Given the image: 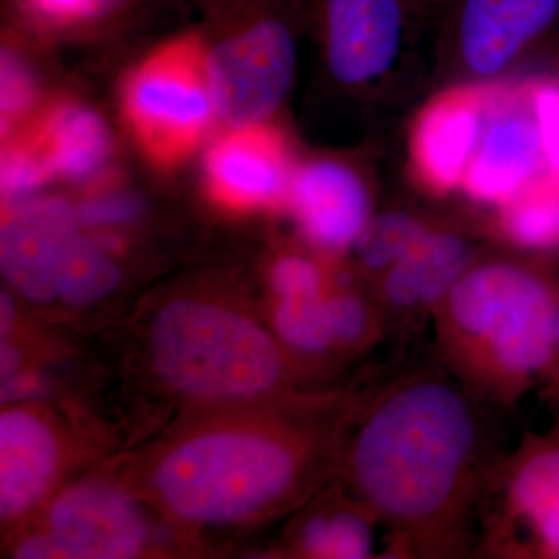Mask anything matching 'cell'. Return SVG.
Listing matches in <instances>:
<instances>
[{"label":"cell","mask_w":559,"mask_h":559,"mask_svg":"<svg viewBox=\"0 0 559 559\" xmlns=\"http://www.w3.org/2000/svg\"><path fill=\"white\" fill-rule=\"evenodd\" d=\"M329 270L304 252H285L271 264L270 329L305 374L336 358L331 333Z\"/></svg>","instance_id":"14"},{"label":"cell","mask_w":559,"mask_h":559,"mask_svg":"<svg viewBox=\"0 0 559 559\" xmlns=\"http://www.w3.org/2000/svg\"><path fill=\"white\" fill-rule=\"evenodd\" d=\"M448 84L507 83L559 25V0H450L440 11Z\"/></svg>","instance_id":"8"},{"label":"cell","mask_w":559,"mask_h":559,"mask_svg":"<svg viewBox=\"0 0 559 559\" xmlns=\"http://www.w3.org/2000/svg\"><path fill=\"white\" fill-rule=\"evenodd\" d=\"M331 76L348 90L382 86L406 51V0H314Z\"/></svg>","instance_id":"10"},{"label":"cell","mask_w":559,"mask_h":559,"mask_svg":"<svg viewBox=\"0 0 559 559\" xmlns=\"http://www.w3.org/2000/svg\"><path fill=\"white\" fill-rule=\"evenodd\" d=\"M539 390L543 392L544 401L549 404L555 415L559 414V310L557 323H555L554 348H551L549 369H547Z\"/></svg>","instance_id":"29"},{"label":"cell","mask_w":559,"mask_h":559,"mask_svg":"<svg viewBox=\"0 0 559 559\" xmlns=\"http://www.w3.org/2000/svg\"><path fill=\"white\" fill-rule=\"evenodd\" d=\"M477 253L465 231L439 221L406 257L370 283L389 325L393 320H432Z\"/></svg>","instance_id":"17"},{"label":"cell","mask_w":559,"mask_h":559,"mask_svg":"<svg viewBox=\"0 0 559 559\" xmlns=\"http://www.w3.org/2000/svg\"><path fill=\"white\" fill-rule=\"evenodd\" d=\"M502 84H448L418 110L407 151L423 190L436 197L459 191Z\"/></svg>","instance_id":"12"},{"label":"cell","mask_w":559,"mask_h":559,"mask_svg":"<svg viewBox=\"0 0 559 559\" xmlns=\"http://www.w3.org/2000/svg\"><path fill=\"white\" fill-rule=\"evenodd\" d=\"M27 20L43 27L69 31L116 17L112 0H16Z\"/></svg>","instance_id":"24"},{"label":"cell","mask_w":559,"mask_h":559,"mask_svg":"<svg viewBox=\"0 0 559 559\" xmlns=\"http://www.w3.org/2000/svg\"><path fill=\"white\" fill-rule=\"evenodd\" d=\"M69 432L38 403L3 404L0 414V520L14 530L60 489L69 468Z\"/></svg>","instance_id":"9"},{"label":"cell","mask_w":559,"mask_h":559,"mask_svg":"<svg viewBox=\"0 0 559 559\" xmlns=\"http://www.w3.org/2000/svg\"><path fill=\"white\" fill-rule=\"evenodd\" d=\"M479 525L477 551L488 557L559 559V414L492 463Z\"/></svg>","instance_id":"7"},{"label":"cell","mask_w":559,"mask_h":559,"mask_svg":"<svg viewBox=\"0 0 559 559\" xmlns=\"http://www.w3.org/2000/svg\"><path fill=\"white\" fill-rule=\"evenodd\" d=\"M293 173L285 140L261 123L234 128L205 157L209 197L237 212L286 204Z\"/></svg>","instance_id":"16"},{"label":"cell","mask_w":559,"mask_h":559,"mask_svg":"<svg viewBox=\"0 0 559 559\" xmlns=\"http://www.w3.org/2000/svg\"><path fill=\"white\" fill-rule=\"evenodd\" d=\"M377 516L347 489L316 500L294 522L286 538L293 557L366 559L377 554Z\"/></svg>","instance_id":"18"},{"label":"cell","mask_w":559,"mask_h":559,"mask_svg":"<svg viewBox=\"0 0 559 559\" xmlns=\"http://www.w3.org/2000/svg\"><path fill=\"white\" fill-rule=\"evenodd\" d=\"M80 226L79 212L61 198L9 207L0 230V267L11 288L36 305L60 300Z\"/></svg>","instance_id":"13"},{"label":"cell","mask_w":559,"mask_h":559,"mask_svg":"<svg viewBox=\"0 0 559 559\" xmlns=\"http://www.w3.org/2000/svg\"><path fill=\"white\" fill-rule=\"evenodd\" d=\"M80 223L90 226H112L131 219L135 215V205L121 197H103L87 201L79 210Z\"/></svg>","instance_id":"28"},{"label":"cell","mask_w":559,"mask_h":559,"mask_svg":"<svg viewBox=\"0 0 559 559\" xmlns=\"http://www.w3.org/2000/svg\"><path fill=\"white\" fill-rule=\"evenodd\" d=\"M496 231L510 248L530 253L559 252V180L549 173L496 209Z\"/></svg>","instance_id":"20"},{"label":"cell","mask_w":559,"mask_h":559,"mask_svg":"<svg viewBox=\"0 0 559 559\" xmlns=\"http://www.w3.org/2000/svg\"><path fill=\"white\" fill-rule=\"evenodd\" d=\"M286 204L307 241L329 255L353 249L374 213L367 179L336 159L311 160L294 170Z\"/></svg>","instance_id":"15"},{"label":"cell","mask_w":559,"mask_h":559,"mask_svg":"<svg viewBox=\"0 0 559 559\" xmlns=\"http://www.w3.org/2000/svg\"><path fill=\"white\" fill-rule=\"evenodd\" d=\"M528 92L543 139L547 173L559 180V86L539 84L528 87Z\"/></svg>","instance_id":"27"},{"label":"cell","mask_w":559,"mask_h":559,"mask_svg":"<svg viewBox=\"0 0 559 559\" xmlns=\"http://www.w3.org/2000/svg\"><path fill=\"white\" fill-rule=\"evenodd\" d=\"M204 50L194 33L168 40L143 58L121 87L132 135L160 167L187 159L215 116Z\"/></svg>","instance_id":"6"},{"label":"cell","mask_w":559,"mask_h":559,"mask_svg":"<svg viewBox=\"0 0 559 559\" xmlns=\"http://www.w3.org/2000/svg\"><path fill=\"white\" fill-rule=\"evenodd\" d=\"M159 544L127 481L92 477L61 487L14 528L10 551L25 559H123L145 557Z\"/></svg>","instance_id":"5"},{"label":"cell","mask_w":559,"mask_h":559,"mask_svg":"<svg viewBox=\"0 0 559 559\" xmlns=\"http://www.w3.org/2000/svg\"><path fill=\"white\" fill-rule=\"evenodd\" d=\"M437 223L439 221L411 209L395 207L373 213L353 246L356 266L364 282L370 285L399 263Z\"/></svg>","instance_id":"21"},{"label":"cell","mask_w":559,"mask_h":559,"mask_svg":"<svg viewBox=\"0 0 559 559\" xmlns=\"http://www.w3.org/2000/svg\"><path fill=\"white\" fill-rule=\"evenodd\" d=\"M353 404L296 392L202 411L151 448L124 481L176 527L261 524L299 509L337 471Z\"/></svg>","instance_id":"2"},{"label":"cell","mask_w":559,"mask_h":559,"mask_svg":"<svg viewBox=\"0 0 559 559\" xmlns=\"http://www.w3.org/2000/svg\"><path fill=\"white\" fill-rule=\"evenodd\" d=\"M558 310L555 253L479 250L430 320L443 369L480 403L513 407L543 384Z\"/></svg>","instance_id":"3"},{"label":"cell","mask_w":559,"mask_h":559,"mask_svg":"<svg viewBox=\"0 0 559 559\" xmlns=\"http://www.w3.org/2000/svg\"><path fill=\"white\" fill-rule=\"evenodd\" d=\"M143 353L162 388L201 411L282 400L304 377L270 325L205 294L162 301L146 319Z\"/></svg>","instance_id":"4"},{"label":"cell","mask_w":559,"mask_h":559,"mask_svg":"<svg viewBox=\"0 0 559 559\" xmlns=\"http://www.w3.org/2000/svg\"><path fill=\"white\" fill-rule=\"evenodd\" d=\"M35 103L31 72L16 57L2 55V132L3 138L20 130Z\"/></svg>","instance_id":"26"},{"label":"cell","mask_w":559,"mask_h":559,"mask_svg":"<svg viewBox=\"0 0 559 559\" xmlns=\"http://www.w3.org/2000/svg\"><path fill=\"white\" fill-rule=\"evenodd\" d=\"M487 454L480 401L447 370H421L355 400L337 471L390 558L455 559L477 546Z\"/></svg>","instance_id":"1"},{"label":"cell","mask_w":559,"mask_h":559,"mask_svg":"<svg viewBox=\"0 0 559 559\" xmlns=\"http://www.w3.org/2000/svg\"><path fill=\"white\" fill-rule=\"evenodd\" d=\"M331 333L337 356H358L384 337L389 320L369 283L334 278L329 293Z\"/></svg>","instance_id":"22"},{"label":"cell","mask_w":559,"mask_h":559,"mask_svg":"<svg viewBox=\"0 0 559 559\" xmlns=\"http://www.w3.org/2000/svg\"><path fill=\"white\" fill-rule=\"evenodd\" d=\"M450 3V0H406L407 9H409L412 16H428V14L439 13L444 7Z\"/></svg>","instance_id":"30"},{"label":"cell","mask_w":559,"mask_h":559,"mask_svg":"<svg viewBox=\"0 0 559 559\" xmlns=\"http://www.w3.org/2000/svg\"><path fill=\"white\" fill-rule=\"evenodd\" d=\"M120 280L119 264L100 242L80 235L66 267L60 300L70 308L91 307L119 288Z\"/></svg>","instance_id":"23"},{"label":"cell","mask_w":559,"mask_h":559,"mask_svg":"<svg viewBox=\"0 0 559 559\" xmlns=\"http://www.w3.org/2000/svg\"><path fill=\"white\" fill-rule=\"evenodd\" d=\"M16 131L31 140L53 178H91L109 157L106 124L79 103H55Z\"/></svg>","instance_id":"19"},{"label":"cell","mask_w":559,"mask_h":559,"mask_svg":"<svg viewBox=\"0 0 559 559\" xmlns=\"http://www.w3.org/2000/svg\"><path fill=\"white\" fill-rule=\"evenodd\" d=\"M547 173L528 90L502 84L460 183L466 200L499 209Z\"/></svg>","instance_id":"11"},{"label":"cell","mask_w":559,"mask_h":559,"mask_svg":"<svg viewBox=\"0 0 559 559\" xmlns=\"http://www.w3.org/2000/svg\"><path fill=\"white\" fill-rule=\"evenodd\" d=\"M2 154V193L14 200L53 178L28 139L21 131L7 135Z\"/></svg>","instance_id":"25"}]
</instances>
